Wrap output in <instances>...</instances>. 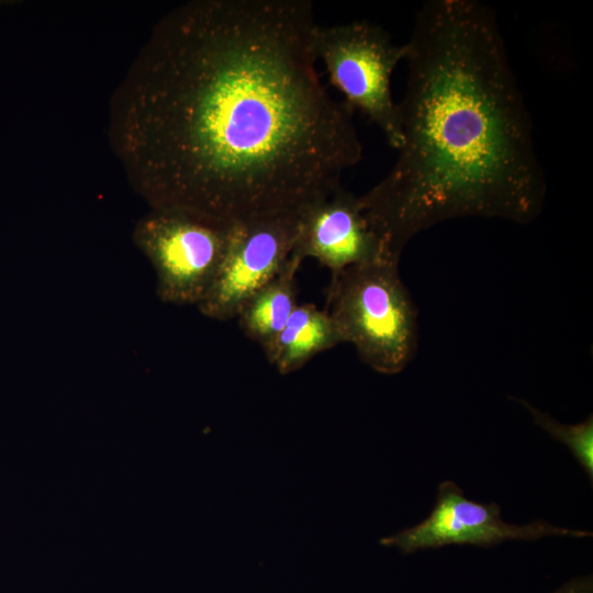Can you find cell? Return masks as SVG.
Listing matches in <instances>:
<instances>
[{
    "mask_svg": "<svg viewBox=\"0 0 593 593\" xmlns=\"http://www.w3.org/2000/svg\"><path fill=\"white\" fill-rule=\"evenodd\" d=\"M307 0H192L154 25L114 89L108 136L150 209L231 225L295 213L362 158L323 85Z\"/></svg>",
    "mask_w": 593,
    "mask_h": 593,
    "instance_id": "cell-1",
    "label": "cell"
},
{
    "mask_svg": "<svg viewBox=\"0 0 593 593\" xmlns=\"http://www.w3.org/2000/svg\"><path fill=\"white\" fill-rule=\"evenodd\" d=\"M406 45L402 142L389 172L359 195L384 257L459 217L528 224L546 179L496 14L477 0H429Z\"/></svg>",
    "mask_w": 593,
    "mask_h": 593,
    "instance_id": "cell-2",
    "label": "cell"
},
{
    "mask_svg": "<svg viewBox=\"0 0 593 593\" xmlns=\"http://www.w3.org/2000/svg\"><path fill=\"white\" fill-rule=\"evenodd\" d=\"M326 311L374 371L396 374L414 358L417 310L398 262L378 259L332 273Z\"/></svg>",
    "mask_w": 593,
    "mask_h": 593,
    "instance_id": "cell-3",
    "label": "cell"
},
{
    "mask_svg": "<svg viewBox=\"0 0 593 593\" xmlns=\"http://www.w3.org/2000/svg\"><path fill=\"white\" fill-rule=\"evenodd\" d=\"M314 49L343 101L376 124L396 150L402 134L391 78L396 66L405 60L406 45L395 44L378 24L353 21L317 25Z\"/></svg>",
    "mask_w": 593,
    "mask_h": 593,
    "instance_id": "cell-4",
    "label": "cell"
},
{
    "mask_svg": "<svg viewBox=\"0 0 593 593\" xmlns=\"http://www.w3.org/2000/svg\"><path fill=\"white\" fill-rule=\"evenodd\" d=\"M230 228L176 210L150 209L137 221L133 242L156 273L160 301L198 306L223 259Z\"/></svg>",
    "mask_w": 593,
    "mask_h": 593,
    "instance_id": "cell-5",
    "label": "cell"
},
{
    "mask_svg": "<svg viewBox=\"0 0 593 593\" xmlns=\"http://www.w3.org/2000/svg\"><path fill=\"white\" fill-rule=\"evenodd\" d=\"M296 213L231 224L225 254L213 282L198 304L204 316L227 321L276 277L293 246Z\"/></svg>",
    "mask_w": 593,
    "mask_h": 593,
    "instance_id": "cell-6",
    "label": "cell"
},
{
    "mask_svg": "<svg viewBox=\"0 0 593 593\" xmlns=\"http://www.w3.org/2000/svg\"><path fill=\"white\" fill-rule=\"evenodd\" d=\"M591 537L588 530L558 527L537 519L526 525L503 521L496 503H478L465 496L452 481L439 484L432 513L419 524L380 539L402 553L449 545L492 547L506 540H536L544 537Z\"/></svg>",
    "mask_w": 593,
    "mask_h": 593,
    "instance_id": "cell-7",
    "label": "cell"
},
{
    "mask_svg": "<svg viewBox=\"0 0 593 593\" xmlns=\"http://www.w3.org/2000/svg\"><path fill=\"white\" fill-rule=\"evenodd\" d=\"M291 256L314 258L332 273L385 259L359 195L342 187L298 211Z\"/></svg>",
    "mask_w": 593,
    "mask_h": 593,
    "instance_id": "cell-8",
    "label": "cell"
},
{
    "mask_svg": "<svg viewBox=\"0 0 593 593\" xmlns=\"http://www.w3.org/2000/svg\"><path fill=\"white\" fill-rule=\"evenodd\" d=\"M342 343L343 336L329 313L312 303H303L293 310L265 355L278 372L289 374Z\"/></svg>",
    "mask_w": 593,
    "mask_h": 593,
    "instance_id": "cell-9",
    "label": "cell"
},
{
    "mask_svg": "<svg viewBox=\"0 0 593 593\" xmlns=\"http://www.w3.org/2000/svg\"><path fill=\"white\" fill-rule=\"evenodd\" d=\"M302 261L290 255L280 272L240 307L237 318L244 334L267 353L296 307V272Z\"/></svg>",
    "mask_w": 593,
    "mask_h": 593,
    "instance_id": "cell-10",
    "label": "cell"
},
{
    "mask_svg": "<svg viewBox=\"0 0 593 593\" xmlns=\"http://www.w3.org/2000/svg\"><path fill=\"white\" fill-rule=\"evenodd\" d=\"M532 414L535 424L546 430L553 439L566 445L590 480H593V416L578 424H563L532 404L516 399Z\"/></svg>",
    "mask_w": 593,
    "mask_h": 593,
    "instance_id": "cell-11",
    "label": "cell"
},
{
    "mask_svg": "<svg viewBox=\"0 0 593 593\" xmlns=\"http://www.w3.org/2000/svg\"><path fill=\"white\" fill-rule=\"evenodd\" d=\"M552 593H593V577L585 574L571 579Z\"/></svg>",
    "mask_w": 593,
    "mask_h": 593,
    "instance_id": "cell-12",
    "label": "cell"
}]
</instances>
